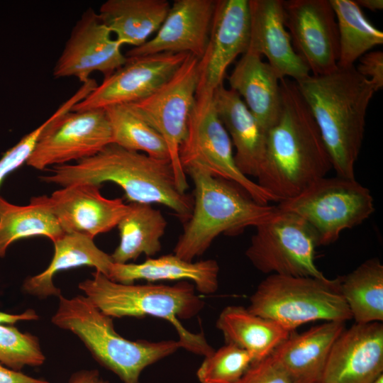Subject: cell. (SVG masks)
I'll use <instances>...</instances> for the list:
<instances>
[{"mask_svg": "<svg viewBox=\"0 0 383 383\" xmlns=\"http://www.w3.org/2000/svg\"><path fill=\"white\" fill-rule=\"evenodd\" d=\"M372 383H383V374L380 375L374 382Z\"/></svg>", "mask_w": 383, "mask_h": 383, "instance_id": "b9f144b4", "label": "cell"}, {"mask_svg": "<svg viewBox=\"0 0 383 383\" xmlns=\"http://www.w3.org/2000/svg\"><path fill=\"white\" fill-rule=\"evenodd\" d=\"M194 185L192 213L174 248V254L189 262L202 255L221 234L236 235L273 216L277 206L255 202L234 183L193 165L184 170Z\"/></svg>", "mask_w": 383, "mask_h": 383, "instance_id": "5b68a950", "label": "cell"}, {"mask_svg": "<svg viewBox=\"0 0 383 383\" xmlns=\"http://www.w3.org/2000/svg\"><path fill=\"white\" fill-rule=\"evenodd\" d=\"M0 383H50L49 382L30 377L22 373L21 371H16L0 363Z\"/></svg>", "mask_w": 383, "mask_h": 383, "instance_id": "74e56055", "label": "cell"}, {"mask_svg": "<svg viewBox=\"0 0 383 383\" xmlns=\"http://www.w3.org/2000/svg\"><path fill=\"white\" fill-rule=\"evenodd\" d=\"M128 204V212L117 225L120 242L111 255L113 263H128L143 254L154 256L162 248L167 223L161 211L151 204Z\"/></svg>", "mask_w": 383, "mask_h": 383, "instance_id": "f1b7e54d", "label": "cell"}, {"mask_svg": "<svg viewBox=\"0 0 383 383\" xmlns=\"http://www.w3.org/2000/svg\"><path fill=\"white\" fill-rule=\"evenodd\" d=\"M68 383H109L97 370H82L73 373Z\"/></svg>", "mask_w": 383, "mask_h": 383, "instance_id": "f35d334b", "label": "cell"}, {"mask_svg": "<svg viewBox=\"0 0 383 383\" xmlns=\"http://www.w3.org/2000/svg\"><path fill=\"white\" fill-rule=\"evenodd\" d=\"M65 233L49 196H33L28 205L18 206L0 196V257L19 239L45 236L54 243Z\"/></svg>", "mask_w": 383, "mask_h": 383, "instance_id": "83f0119b", "label": "cell"}, {"mask_svg": "<svg viewBox=\"0 0 383 383\" xmlns=\"http://www.w3.org/2000/svg\"><path fill=\"white\" fill-rule=\"evenodd\" d=\"M41 179L65 187L76 184L118 185L130 203L165 206L185 223L194 199L179 191L170 160L151 157L111 143L96 154L76 164L54 166L52 174Z\"/></svg>", "mask_w": 383, "mask_h": 383, "instance_id": "3957f363", "label": "cell"}, {"mask_svg": "<svg viewBox=\"0 0 383 383\" xmlns=\"http://www.w3.org/2000/svg\"><path fill=\"white\" fill-rule=\"evenodd\" d=\"M53 244L54 254L49 266L25 280L23 288L27 293L40 298L59 296L61 293L54 285V276L74 267H92L96 272L109 276L113 263L111 255L99 249L93 238L78 233H65Z\"/></svg>", "mask_w": 383, "mask_h": 383, "instance_id": "d4e9b609", "label": "cell"}, {"mask_svg": "<svg viewBox=\"0 0 383 383\" xmlns=\"http://www.w3.org/2000/svg\"><path fill=\"white\" fill-rule=\"evenodd\" d=\"M355 2L360 8L364 7L372 11H379L383 9L382 0H357Z\"/></svg>", "mask_w": 383, "mask_h": 383, "instance_id": "60d3db41", "label": "cell"}, {"mask_svg": "<svg viewBox=\"0 0 383 383\" xmlns=\"http://www.w3.org/2000/svg\"><path fill=\"white\" fill-rule=\"evenodd\" d=\"M199 60L188 54L165 84L148 97L131 104L136 112L165 140L177 184L182 193L188 189L189 183L179 152L195 103Z\"/></svg>", "mask_w": 383, "mask_h": 383, "instance_id": "8fae6325", "label": "cell"}, {"mask_svg": "<svg viewBox=\"0 0 383 383\" xmlns=\"http://www.w3.org/2000/svg\"><path fill=\"white\" fill-rule=\"evenodd\" d=\"M104 109L109 121L112 143L153 158L170 161L163 138L131 104L113 105Z\"/></svg>", "mask_w": 383, "mask_h": 383, "instance_id": "1f68e13d", "label": "cell"}, {"mask_svg": "<svg viewBox=\"0 0 383 383\" xmlns=\"http://www.w3.org/2000/svg\"><path fill=\"white\" fill-rule=\"evenodd\" d=\"M339 40L338 67L348 68L371 49L383 43V33L366 18L353 0H330Z\"/></svg>", "mask_w": 383, "mask_h": 383, "instance_id": "4dcf8cb0", "label": "cell"}, {"mask_svg": "<svg viewBox=\"0 0 383 383\" xmlns=\"http://www.w3.org/2000/svg\"><path fill=\"white\" fill-rule=\"evenodd\" d=\"M340 291L355 323L383 321V265L378 258L341 277Z\"/></svg>", "mask_w": 383, "mask_h": 383, "instance_id": "f546056e", "label": "cell"}, {"mask_svg": "<svg viewBox=\"0 0 383 383\" xmlns=\"http://www.w3.org/2000/svg\"><path fill=\"white\" fill-rule=\"evenodd\" d=\"M121 47L98 13L88 8L73 26L52 74L55 78L76 77L82 84L94 72L106 77L127 60Z\"/></svg>", "mask_w": 383, "mask_h": 383, "instance_id": "2e32d148", "label": "cell"}, {"mask_svg": "<svg viewBox=\"0 0 383 383\" xmlns=\"http://www.w3.org/2000/svg\"><path fill=\"white\" fill-rule=\"evenodd\" d=\"M254 362L246 350L226 343L204 357L196 371L200 383H235Z\"/></svg>", "mask_w": 383, "mask_h": 383, "instance_id": "d6a6232c", "label": "cell"}, {"mask_svg": "<svg viewBox=\"0 0 383 383\" xmlns=\"http://www.w3.org/2000/svg\"><path fill=\"white\" fill-rule=\"evenodd\" d=\"M250 38L249 0H216L209 41L199 60L196 104L213 100L228 66L247 52Z\"/></svg>", "mask_w": 383, "mask_h": 383, "instance_id": "4fadbf2b", "label": "cell"}, {"mask_svg": "<svg viewBox=\"0 0 383 383\" xmlns=\"http://www.w3.org/2000/svg\"><path fill=\"white\" fill-rule=\"evenodd\" d=\"M43 131V126H39L4 153L0 159V185L7 175L28 161Z\"/></svg>", "mask_w": 383, "mask_h": 383, "instance_id": "e575fe53", "label": "cell"}, {"mask_svg": "<svg viewBox=\"0 0 383 383\" xmlns=\"http://www.w3.org/2000/svg\"><path fill=\"white\" fill-rule=\"evenodd\" d=\"M317 124L336 175L355 179L365 118L376 92L355 67H338L296 82Z\"/></svg>", "mask_w": 383, "mask_h": 383, "instance_id": "7a4b0ae2", "label": "cell"}, {"mask_svg": "<svg viewBox=\"0 0 383 383\" xmlns=\"http://www.w3.org/2000/svg\"><path fill=\"white\" fill-rule=\"evenodd\" d=\"M38 338L21 333L13 326L0 324V363L9 369L21 371L25 366L38 367L44 363Z\"/></svg>", "mask_w": 383, "mask_h": 383, "instance_id": "836d02e7", "label": "cell"}, {"mask_svg": "<svg viewBox=\"0 0 383 383\" xmlns=\"http://www.w3.org/2000/svg\"><path fill=\"white\" fill-rule=\"evenodd\" d=\"M52 323L76 335L103 367L123 383H140L148 366L172 355L181 348L178 340H131L114 329L113 318L100 311L86 296L67 299L60 294Z\"/></svg>", "mask_w": 383, "mask_h": 383, "instance_id": "8992f818", "label": "cell"}, {"mask_svg": "<svg viewBox=\"0 0 383 383\" xmlns=\"http://www.w3.org/2000/svg\"><path fill=\"white\" fill-rule=\"evenodd\" d=\"M216 326L221 331L226 343L246 350L254 362L271 355L292 333L275 321L238 305L226 306L221 311Z\"/></svg>", "mask_w": 383, "mask_h": 383, "instance_id": "4316f807", "label": "cell"}, {"mask_svg": "<svg viewBox=\"0 0 383 383\" xmlns=\"http://www.w3.org/2000/svg\"><path fill=\"white\" fill-rule=\"evenodd\" d=\"M38 319V315L33 309H28L20 314H11L0 311V324H13L19 321Z\"/></svg>", "mask_w": 383, "mask_h": 383, "instance_id": "ab89813d", "label": "cell"}, {"mask_svg": "<svg viewBox=\"0 0 383 383\" xmlns=\"http://www.w3.org/2000/svg\"><path fill=\"white\" fill-rule=\"evenodd\" d=\"M257 53L247 50L228 77L236 92L267 133L277 121L282 109L281 77Z\"/></svg>", "mask_w": 383, "mask_h": 383, "instance_id": "7402d4cb", "label": "cell"}, {"mask_svg": "<svg viewBox=\"0 0 383 383\" xmlns=\"http://www.w3.org/2000/svg\"><path fill=\"white\" fill-rule=\"evenodd\" d=\"M344 329V322L326 321L291 333L271 355L296 383H321L331 348Z\"/></svg>", "mask_w": 383, "mask_h": 383, "instance_id": "603a6c76", "label": "cell"}, {"mask_svg": "<svg viewBox=\"0 0 383 383\" xmlns=\"http://www.w3.org/2000/svg\"><path fill=\"white\" fill-rule=\"evenodd\" d=\"M216 0H176L155 35L129 50L127 57L171 52L201 59L208 41Z\"/></svg>", "mask_w": 383, "mask_h": 383, "instance_id": "ac0fdd59", "label": "cell"}, {"mask_svg": "<svg viewBox=\"0 0 383 383\" xmlns=\"http://www.w3.org/2000/svg\"><path fill=\"white\" fill-rule=\"evenodd\" d=\"M100 186L76 184L54 192L53 212L65 233H78L94 239L118 224L129 209L121 198L107 199Z\"/></svg>", "mask_w": 383, "mask_h": 383, "instance_id": "d6986e66", "label": "cell"}, {"mask_svg": "<svg viewBox=\"0 0 383 383\" xmlns=\"http://www.w3.org/2000/svg\"><path fill=\"white\" fill-rule=\"evenodd\" d=\"M219 270L217 261L213 259L189 262L173 253L149 257L138 264L113 263L107 277L122 284H133L138 280L150 283L188 281L199 292L211 294L218 288Z\"/></svg>", "mask_w": 383, "mask_h": 383, "instance_id": "cb8c5ba5", "label": "cell"}, {"mask_svg": "<svg viewBox=\"0 0 383 383\" xmlns=\"http://www.w3.org/2000/svg\"><path fill=\"white\" fill-rule=\"evenodd\" d=\"M357 72L371 83L375 91L383 87V52L370 51L359 59Z\"/></svg>", "mask_w": 383, "mask_h": 383, "instance_id": "8d00e7d4", "label": "cell"}, {"mask_svg": "<svg viewBox=\"0 0 383 383\" xmlns=\"http://www.w3.org/2000/svg\"><path fill=\"white\" fill-rule=\"evenodd\" d=\"M188 54L164 52L127 57L126 63L97 85L72 111L105 109L140 101L177 72Z\"/></svg>", "mask_w": 383, "mask_h": 383, "instance_id": "5bb4252c", "label": "cell"}, {"mask_svg": "<svg viewBox=\"0 0 383 383\" xmlns=\"http://www.w3.org/2000/svg\"><path fill=\"white\" fill-rule=\"evenodd\" d=\"M383 374V323H355L330 351L321 383H372Z\"/></svg>", "mask_w": 383, "mask_h": 383, "instance_id": "e0dca14e", "label": "cell"}, {"mask_svg": "<svg viewBox=\"0 0 383 383\" xmlns=\"http://www.w3.org/2000/svg\"><path fill=\"white\" fill-rule=\"evenodd\" d=\"M248 309L290 332L310 322L345 323L352 318L340 291V277L270 274L251 295Z\"/></svg>", "mask_w": 383, "mask_h": 383, "instance_id": "52a82bcc", "label": "cell"}, {"mask_svg": "<svg viewBox=\"0 0 383 383\" xmlns=\"http://www.w3.org/2000/svg\"><path fill=\"white\" fill-rule=\"evenodd\" d=\"M179 155L184 170L190 166H200L212 175L234 183L260 204L275 201L257 182L238 170L231 138L213 100L205 105L194 103Z\"/></svg>", "mask_w": 383, "mask_h": 383, "instance_id": "7c38bea8", "label": "cell"}, {"mask_svg": "<svg viewBox=\"0 0 383 383\" xmlns=\"http://www.w3.org/2000/svg\"><path fill=\"white\" fill-rule=\"evenodd\" d=\"M277 208L297 214L316 232L320 245L335 243L345 229L362 223L374 213L370 189L355 178L322 177Z\"/></svg>", "mask_w": 383, "mask_h": 383, "instance_id": "9c48e42d", "label": "cell"}, {"mask_svg": "<svg viewBox=\"0 0 383 383\" xmlns=\"http://www.w3.org/2000/svg\"><path fill=\"white\" fill-rule=\"evenodd\" d=\"M245 255L263 274L324 277L315 263V230L296 213L279 211L259 224Z\"/></svg>", "mask_w": 383, "mask_h": 383, "instance_id": "30bf717a", "label": "cell"}, {"mask_svg": "<svg viewBox=\"0 0 383 383\" xmlns=\"http://www.w3.org/2000/svg\"><path fill=\"white\" fill-rule=\"evenodd\" d=\"M282 109L267 131L257 184L275 201L294 197L326 176L332 162L317 124L295 81L280 80Z\"/></svg>", "mask_w": 383, "mask_h": 383, "instance_id": "6da1fadb", "label": "cell"}, {"mask_svg": "<svg viewBox=\"0 0 383 383\" xmlns=\"http://www.w3.org/2000/svg\"><path fill=\"white\" fill-rule=\"evenodd\" d=\"M170 6L166 0H107L98 14L121 45L137 48L158 30Z\"/></svg>", "mask_w": 383, "mask_h": 383, "instance_id": "484cf974", "label": "cell"}, {"mask_svg": "<svg viewBox=\"0 0 383 383\" xmlns=\"http://www.w3.org/2000/svg\"><path fill=\"white\" fill-rule=\"evenodd\" d=\"M285 25L296 53L312 75L338 69L339 40L330 0L283 1Z\"/></svg>", "mask_w": 383, "mask_h": 383, "instance_id": "9a60e30c", "label": "cell"}, {"mask_svg": "<svg viewBox=\"0 0 383 383\" xmlns=\"http://www.w3.org/2000/svg\"><path fill=\"white\" fill-rule=\"evenodd\" d=\"M213 102L235 148L236 166L248 177H257L265 157L267 133L231 89L218 87Z\"/></svg>", "mask_w": 383, "mask_h": 383, "instance_id": "44dd1931", "label": "cell"}, {"mask_svg": "<svg viewBox=\"0 0 383 383\" xmlns=\"http://www.w3.org/2000/svg\"><path fill=\"white\" fill-rule=\"evenodd\" d=\"M250 38L248 50L265 55L281 79L298 82L310 70L295 50L285 25L282 0H249Z\"/></svg>", "mask_w": 383, "mask_h": 383, "instance_id": "ffe728a7", "label": "cell"}, {"mask_svg": "<svg viewBox=\"0 0 383 383\" xmlns=\"http://www.w3.org/2000/svg\"><path fill=\"white\" fill-rule=\"evenodd\" d=\"M97 86L91 78L55 111L26 164L43 170L50 165L89 157L112 143V133L104 109L72 111Z\"/></svg>", "mask_w": 383, "mask_h": 383, "instance_id": "ba28073f", "label": "cell"}, {"mask_svg": "<svg viewBox=\"0 0 383 383\" xmlns=\"http://www.w3.org/2000/svg\"><path fill=\"white\" fill-rule=\"evenodd\" d=\"M235 383H296L288 372L270 355L251 364Z\"/></svg>", "mask_w": 383, "mask_h": 383, "instance_id": "d590c367", "label": "cell"}, {"mask_svg": "<svg viewBox=\"0 0 383 383\" xmlns=\"http://www.w3.org/2000/svg\"><path fill=\"white\" fill-rule=\"evenodd\" d=\"M79 288L100 311L113 318H162L175 328L182 348L204 357L214 351L203 333L190 332L181 323V320L197 316L205 305L190 282L173 285L122 284L96 271L92 278L80 282Z\"/></svg>", "mask_w": 383, "mask_h": 383, "instance_id": "277c9868", "label": "cell"}]
</instances>
